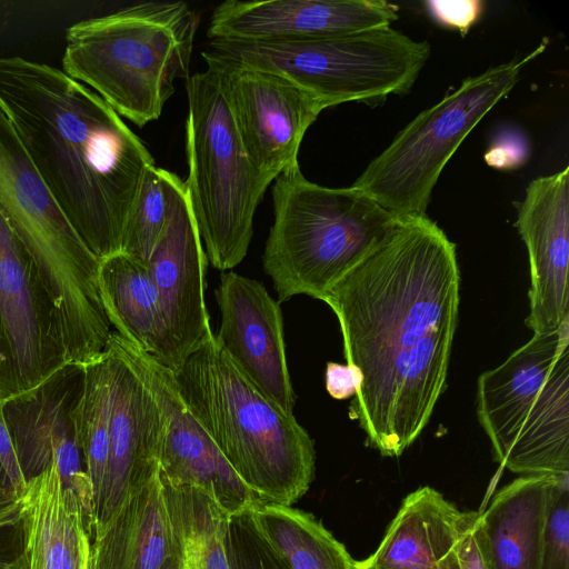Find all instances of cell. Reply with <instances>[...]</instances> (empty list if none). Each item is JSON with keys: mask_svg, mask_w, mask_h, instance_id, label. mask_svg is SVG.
<instances>
[{"mask_svg": "<svg viewBox=\"0 0 569 569\" xmlns=\"http://www.w3.org/2000/svg\"><path fill=\"white\" fill-rule=\"evenodd\" d=\"M207 49L286 78L325 109L407 93L430 57L427 41H416L391 26L303 40H209Z\"/></svg>", "mask_w": 569, "mask_h": 569, "instance_id": "cell-9", "label": "cell"}, {"mask_svg": "<svg viewBox=\"0 0 569 569\" xmlns=\"http://www.w3.org/2000/svg\"><path fill=\"white\" fill-rule=\"evenodd\" d=\"M0 462L2 463L13 488L20 497L26 488V480L21 473L13 442L2 412L0 399Z\"/></svg>", "mask_w": 569, "mask_h": 569, "instance_id": "cell-36", "label": "cell"}, {"mask_svg": "<svg viewBox=\"0 0 569 569\" xmlns=\"http://www.w3.org/2000/svg\"><path fill=\"white\" fill-rule=\"evenodd\" d=\"M515 226L528 250L533 335L557 330L569 318V168L533 179L518 202Z\"/></svg>", "mask_w": 569, "mask_h": 569, "instance_id": "cell-19", "label": "cell"}, {"mask_svg": "<svg viewBox=\"0 0 569 569\" xmlns=\"http://www.w3.org/2000/svg\"><path fill=\"white\" fill-rule=\"evenodd\" d=\"M249 512L258 532L291 569H353L345 545L311 513L272 503H259Z\"/></svg>", "mask_w": 569, "mask_h": 569, "instance_id": "cell-25", "label": "cell"}, {"mask_svg": "<svg viewBox=\"0 0 569 569\" xmlns=\"http://www.w3.org/2000/svg\"><path fill=\"white\" fill-rule=\"evenodd\" d=\"M528 141L522 134L507 133L497 137L485 154L488 166L500 170H511L522 166L528 158Z\"/></svg>", "mask_w": 569, "mask_h": 569, "instance_id": "cell-34", "label": "cell"}, {"mask_svg": "<svg viewBox=\"0 0 569 569\" xmlns=\"http://www.w3.org/2000/svg\"><path fill=\"white\" fill-rule=\"evenodd\" d=\"M24 542L19 498L0 510V569H23Z\"/></svg>", "mask_w": 569, "mask_h": 569, "instance_id": "cell-32", "label": "cell"}, {"mask_svg": "<svg viewBox=\"0 0 569 569\" xmlns=\"http://www.w3.org/2000/svg\"><path fill=\"white\" fill-rule=\"evenodd\" d=\"M547 47L465 79L451 93L415 117L351 184L397 217L427 216L447 162L476 124L505 98L521 70Z\"/></svg>", "mask_w": 569, "mask_h": 569, "instance_id": "cell-10", "label": "cell"}, {"mask_svg": "<svg viewBox=\"0 0 569 569\" xmlns=\"http://www.w3.org/2000/svg\"><path fill=\"white\" fill-rule=\"evenodd\" d=\"M26 542L23 569H90L92 533L57 463L30 479L19 497Z\"/></svg>", "mask_w": 569, "mask_h": 569, "instance_id": "cell-20", "label": "cell"}, {"mask_svg": "<svg viewBox=\"0 0 569 569\" xmlns=\"http://www.w3.org/2000/svg\"><path fill=\"white\" fill-rule=\"evenodd\" d=\"M186 89L184 183L207 259L224 272L246 257L256 209L271 182L247 154L213 72L191 74Z\"/></svg>", "mask_w": 569, "mask_h": 569, "instance_id": "cell-8", "label": "cell"}, {"mask_svg": "<svg viewBox=\"0 0 569 569\" xmlns=\"http://www.w3.org/2000/svg\"><path fill=\"white\" fill-rule=\"evenodd\" d=\"M166 227L147 262L180 367L212 333L204 302L207 256L184 181L162 168Z\"/></svg>", "mask_w": 569, "mask_h": 569, "instance_id": "cell-15", "label": "cell"}, {"mask_svg": "<svg viewBox=\"0 0 569 569\" xmlns=\"http://www.w3.org/2000/svg\"><path fill=\"white\" fill-rule=\"evenodd\" d=\"M91 560L98 569H181L160 473L93 539Z\"/></svg>", "mask_w": 569, "mask_h": 569, "instance_id": "cell-22", "label": "cell"}, {"mask_svg": "<svg viewBox=\"0 0 569 569\" xmlns=\"http://www.w3.org/2000/svg\"><path fill=\"white\" fill-rule=\"evenodd\" d=\"M90 569H98V568L94 566V563L92 562V560H91V567H90Z\"/></svg>", "mask_w": 569, "mask_h": 569, "instance_id": "cell-39", "label": "cell"}, {"mask_svg": "<svg viewBox=\"0 0 569 569\" xmlns=\"http://www.w3.org/2000/svg\"><path fill=\"white\" fill-rule=\"evenodd\" d=\"M321 301L360 377L350 417L382 456H401L446 388L460 302L455 243L428 216L398 217Z\"/></svg>", "mask_w": 569, "mask_h": 569, "instance_id": "cell-1", "label": "cell"}, {"mask_svg": "<svg viewBox=\"0 0 569 569\" xmlns=\"http://www.w3.org/2000/svg\"><path fill=\"white\" fill-rule=\"evenodd\" d=\"M84 386L78 408L77 427L93 491V508L101 493L109 457L111 373L108 352L84 363Z\"/></svg>", "mask_w": 569, "mask_h": 569, "instance_id": "cell-27", "label": "cell"}, {"mask_svg": "<svg viewBox=\"0 0 569 569\" xmlns=\"http://www.w3.org/2000/svg\"><path fill=\"white\" fill-rule=\"evenodd\" d=\"M429 14L440 24L466 34L483 11V2L478 0L425 2Z\"/></svg>", "mask_w": 569, "mask_h": 569, "instance_id": "cell-33", "label": "cell"}, {"mask_svg": "<svg viewBox=\"0 0 569 569\" xmlns=\"http://www.w3.org/2000/svg\"><path fill=\"white\" fill-rule=\"evenodd\" d=\"M560 476H520L479 512L496 569H539L550 501Z\"/></svg>", "mask_w": 569, "mask_h": 569, "instance_id": "cell-24", "label": "cell"}, {"mask_svg": "<svg viewBox=\"0 0 569 569\" xmlns=\"http://www.w3.org/2000/svg\"><path fill=\"white\" fill-rule=\"evenodd\" d=\"M129 346L167 416L159 457L161 480L207 493L231 517L262 503L194 419L179 392L174 372Z\"/></svg>", "mask_w": 569, "mask_h": 569, "instance_id": "cell-16", "label": "cell"}, {"mask_svg": "<svg viewBox=\"0 0 569 569\" xmlns=\"http://www.w3.org/2000/svg\"><path fill=\"white\" fill-rule=\"evenodd\" d=\"M539 569H569V473L553 488Z\"/></svg>", "mask_w": 569, "mask_h": 569, "instance_id": "cell-30", "label": "cell"}, {"mask_svg": "<svg viewBox=\"0 0 569 569\" xmlns=\"http://www.w3.org/2000/svg\"><path fill=\"white\" fill-rule=\"evenodd\" d=\"M0 212L31 254L59 312L68 362L98 358L111 335L100 260L76 233L0 107Z\"/></svg>", "mask_w": 569, "mask_h": 569, "instance_id": "cell-6", "label": "cell"}, {"mask_svg": "<svg viewBox=\"0 0 569 569\" xmlns=\"http://www.w3.org/2000/svg\"><path fill=\"white\" fill-rule=\"evenodd\" d=\"M19 496L13 488L2 463L0 462V501L18 499Z\"/></svg>", "mask_w": 569, "mask_h": 569, "instance_id": "cell-37", "label": "cell"}, {"mask_svg": "<svg viewBox=\"0 0 569 569\" xmlns=\"http://www.w3.org/2000/svg\"><path fill=\"white\" fill-rule=\"evenodd\" d=\"M458 556L460 569H496L477 511L462 512Z\"/></svg>", "mask_w": 569, "mask_h": 569, "instance_id": "cell-31", "label": "cell"}, {"mask_svg": "<svg viewBox=\"0 0 569 569\" xmlns=\"http://www.w3.org/2000/svg\"><path fill=\"white\" fill-rule=\"evenodd\" d=\"M83 386V365L66 362L36 387L2 400V412L26 482L56 462L92 531L93 491L77 427Z\"/></svg>", "mask_w": 569, "mask_h": 569, "instance_id": "cell-13", "label": "cell"}, {"mask_svg": "<svg viewBox=\"0 0 569 569\" xmlns=\"http://www.w3.org/2000/svg\"><path fill=\"white\" fill-rule=\"evenodd\" d=\"M462 512L436 489L409 493L368 558L386 569H460Z\"/></svg>", "mask_w": 569, "mask_h": 569, "instance_id": "cell-21", "label": "cell"}, {"mask_svg": "<svg viewBox=\"0 0 569 569\" xmlns=\"http://www.w3.org/2000/svg\"><path fill=\"white\" fill-rule=\"evenodd\" d=\"M477 416L501 467L569 473V318L479 376Z\"/></svg>", "mask_w": 569, "mask_h": 569, "instance_id": "cell-7", "label": "cell"}, {"mask_svg": "<svg viewBox=\"0 0 569 569\" xmlns=\"http://www.w3.org/2000/svg\"><path fill=\"white\" fill-rule=\"evenodd\" d=\"M106 351L111 373L109 457L103 487L93 508V539L132 493L160 473L167 423L162 405L128 341L112 331Z\"/></svg>", "mask_w": 569, "mask_h": 569, "instance_id": "cell-14", "label": "cell"}, {"mask_svg": "<svg viewBox=\"0 0 569 569\" xmlns=\"http://www.w3.org/2000/svg\"><path fill=\"white\" fill-rule=\"evenodd\" d=\"M326 389L338 400L353 398L360 383V377L352 366L328 362L326 368Z\"/></svg>", "mask_w": 569, "mask_h": 569, "instance_id": "cell-35", "label": "cell"}, {"mask_svg": "<svg viewBox=\"0 0 569 569\" xmlns=\"http://www.w3.org/2000/svg\"><path fill=\"white\" fill-rule=\"evenodd\" d=\"M168 206L162 168L150 166L129 211L121 251L147 263L166 227Z\"/></svg>", "mask_w": 569, "mask_h": 569, "instance_id": "cell-28", "label": "cell"}, {"mask_svg": "<svg viewBox=\"0 0 569 569\" xmlns=\"http://www.w3.org/2000/svg\"><path fill=\"white\" fill-rule=\"evenodd\" d=\"M218 342L238 369L287 415L296 395L287 365L280 303L254 279L224 271L216 289Z\"/></svg>", "mask_w": 569, "mask_h": 569, "instance_id": "cell-17", "label": "cell"}, {"mask_svg": "<svg viewBox=\"0 0 569 569\" xmlns=\"http://www.w3.org/2000/svg\"><path fill=\"white\" fill-rule=\"evenodd\" d=\"M162 483L181 569H230L226 537L231 516L198 489Z\"/></svg>", "mask_w": 569, "mask_h": 569, "instance_id": "cell-26", "label": "cell"}, {"mask_svg": "<svg viewBox=\"0 0 569 569\" xmlns=\"http://www.w3.org/2000/svg\"><path fill=\"white\" fill-rule=\"evenodd\" d=\"M226 546L230 569H291L258 532L249 510L230 517Z\"/></svg>", "mask_w": 569, "mask_h": 569, "instance_id": "cell-29", "label": "cell"}, {"mask_svg": "<svg viewBox=\"0 0 569 569\" xmlns=\"http://www.w3.org/2000/svg\"><path fill=\"white\" fill-rule=\"evenodd\" d=\"M66 362L57 307L0 212V399L36 387Z\"/></svg>", "mask_w": 569, "mask_h": 569, "instance_id": "cell-11", "label": "cell"}, {"mask_svg": "<svg viewBox=\"0 0 569 569\" xmlns=\"http://www.w3.org/2000/svg\"><path fill=\"white\" fill-rule=\"evenodd\" d=\"M256 170L269 182L299 164L308 128L325 107L286 78L202 51Z\"/></svg>", "mask_w": 569, "mask_h": 569, "instance_id": "cell-12", "label": "cell"}, {"mask_svg": "<svg viewBox=\"0 0 569 569\" xmlns=\"http://www.w3.org/2000/svg\"><path fill=\"white\" fill-rule=\"evenodd\" d=\"M273 181V223L262 266L279 303L297 295L322 300L398 218L353 186L309 181L299 164Z\"/></svg>", "mask_w": 569, "mask_h": 569, "instance_id": "cell-5", "label": "cell"}, {"mask_svg": "<svg viewBox=\"0 0 569 569\" xmlns=\"http://www.w3.org/2000/svg\"><path fill=\"white\" fill-rule=\"evenodd\" d=\"M98 289L104 315L116 332L177 372L180 363L147 263L122 251L100 259Z\"/></svg>", "mask_w": 569, "mask_h": 569, "instance_id": "cell-23", "label": "cell"}, {"mask_svg": "<svg viewBox=\"0 0 569 569\" xmlns=\"http://www.w3.org/2000/svg\"><path fill=\"white\" fill-rule=\"evenodd\" d=\"M398 7L382 0H227L213 10L209 40L287 41L389 27Z\"/></svg>", "mask_w": 569, "mask_h": 569, "instance_id": "cell-18", "label": "cell"}, {"mask_svg": "<svg viewBox=\"0 0 569 569\" xmlns=\"http://www.w3.org/2000/svg\"><path fill=\"white\" fill-rule=\"evenodd\" d=\"M174 378L194 419L262 503L291 506L305 496L315 477L313 440L238 369L213 332Z\"/></svg>", "mask_w": 569, "mask_h": 569, "instance_id": "cell-3", "label": "cell"}, {"mask_svg": "<svg viewBox=\"0 0 569 569\" xmlns=\"http://www.w3.org/2000/svg\"><path fill=\"white\" fill-rule=\"evenodd\" d=\"M353 569H386V568H382V567L376 565L369 558H367L365 560H355Z\"/></svg>", "mask_w": 569, "mask_h": 569, "instance_id": "cell-38", "label": "cell"}, {"mask_svg": "<svg viewBox=\"0 0 569 569\" xmlns=\"http://www.w3.org/2000/svg\"><path fill=\"white\" fill-rule=\"evenodd\" d=\"M0 107L62 213L100 260L121 251L146 170L143 141L62 69L0 57Z\"/></svg>", "mask_w": 569, "mask_h": 569, "instance_id": "cell-2", "label": "cell"}, {"mask_svg": "<svg viewBox=\"0 0 569 569\" xmlns=\"http://www.w3.org/2000/svg\"><path fill=\"white\" fill-rule=\"evenodd\" d=\"M182 1H149L78 21L66 30L62 71L134 124L157 120L188 80L198 28Z\"/></svg>", "mask_w": 569, "mask_h": 569, "instance_id": "cell-4", "label": "cell"}]
</instances>
